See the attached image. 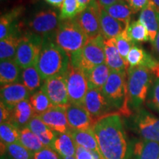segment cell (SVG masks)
Wrapping results in <instances>:
<instances>
[{"label": "cell", "instance_id": "obj_34", "mask_svg": "<svg viewBox=\"0 0 159 159\" xmlns=\"http://www.w3.org/2000/svg\"><path fill=\"white\" fill-rule=\"evenodd\" d=\"M1 143L6 146L19 142L20 129L11 122H5L0 125Z\"/></svg>", "mask_w": 159, "mask_h": 159}, {"label": "cell", "instance_id": "obj_27", "mask_svg": "<svg viewBox=\"0 0 159 159\" xmlns=\"http://www.w3.org/2000/svg\"><path fill=\"white\" fill-rule=\"evenodd\" d=\"M159 157V142L142 139L134 144L132 159H157Z\"/></svg>", "mask_w": 159, "mask_h": 159}, {"label": "cell", "instance_id": "obj_2", "mask_svg": "<svg viewBox=\"0 0 159 159\" xmlns=\"http://www.w3.org/2000/svg\"><path fill=\"white\" fill-rule=\"evenodd\" d=\"M70 65V58L53 40L45 39L35 66L43 81L51 77L65 75Z\"/></svg>", "mask_w": 159, "mask_h": 159}, {"label": "cell", "instance_id": "obj_7", "mask_svg": "<svg viewBox=\"0 0 159 159\" xmlns=\"http://www.w3.org/2000/svg\"><path fill=\"white\" fill-rule=\"evenodd\" d=\"M43 38L25 32L21 35L16 52L14 61L21 69L36 63L43 42Z\"/></svg>", "mask_w": 159, "mask_h": 159}, {"label": "cell", "instance_id": "obj_19", "mask_svg": "<svg viewBox=\"0 0 159 159\" xmlns=\"http://www.w3.org/2000/svg\"><path fill=\"white\" fill-rule=\"evenodd\" d=\"M105 63L111 71L127 72L129 65L119 54L115 39H105Z\"/></svg>", "mask_w": 159, "mask_h": 159}, {"label": "cell", "instance_id": "obj_9", "mask_svg": "<svg viewBox=\"0 0 159 159\" xmlns=\"http://www.w3.org/2000/svg\"><path fill=\"white\" fill-rule=\"evenodd\" d=\"M65 80L69 102L83 105L89 90L88 79L84 71L69 65L65 75Z\"/></svg>", "mask_w": 159, "mask_h": 159}, {"label": "cell", "instance_id": "obj_24", "mask_svg": "<svg viewBox=\"0 0 159 159\" xmlns=\"http://www.w3.org/2000/svg\"><path fill=\"white\" fill-rule=\"evenodd\" d=\"M27 127L39 137L45 147L51 148L56 136V132L51 130L47 125H46L38 115H35L32 118Z\"/></svg>", "mask_w": 159, "mask_h": 159}, {"label": "cell", "instance_id": "obj_53", "mask_svg": "<svg viewBox=\"0 0 159 159\" xmlns=\"http://www.w3.org/2000/svg\"><path fill=\"white\" fill-rule=\"evenodd\" d=\"M1 1H4V0H1Z\"/></svg>", "mask_w": 159, "mask_h": 159}, {"label": "cell", "instance_id": "obj_39", "mask_svg": "<svg viewBox=\"0 0 159 159\" xmlns=\"http://www.w3.org/2000/svg\"><path fill=\"white\" fill-rule=\"evenodd\" d=\"M148 105L159 112V77H156L151 85L148 95Z\"/></svg>", "mask_w": 159, "mask_h": 159}, {"label": "cell", "instance_id": "obj_16", "mask_svg": "<svg viewBox=\"0 0 159 159\" xmlns=\"http://www.w3.org/2000/svg\"><path fill=\"white\" fill-rule=\"evenodd\" d=\"M30 91L22 83H15L1 85V102L12 110L18 103L30 97Z\"/></svg>", "mask_w": 159, "mask_h": 159}, {"label": "cell", "instance_id": "obj_6", "mask_svg": "<svg viewBox=\"0 0 159 159\" xmlns=\"http://www.w3.org/2000/svg\"><path fill=\"white\" fill-rule=\"evenodd\" d=\"M89 40V37L75 19L60 21L53 38V41L69 56L82 49Z\"/></svg>", "mask_w": 159, "mask_h": 159}, {"label": "cell", "instance_id": "obj_50", "mask_svg": "<svg viewBox=\"0 0 159 159\" xmlns=\"http://www.w3.org/2000/svg\"><path fill=\"white\" fill-rule=\"evenodd\" d=\"M1 159H11V158H9V157L6 156V155H4V156H1Z\"/></svg>", "mask_w": 159, "mask_h": 159}, {"label": "cell", "instance_id": "obj_38", "mask_svg": "<svg viewBox=\"0 0 159 159\" xmlns=\"http://www.w3.org/2000/svg\"><path fill=\"white\" fill-rule=\"evenodd\" d=\"M115 41H116V45L119 52V54L127 62V57H128L131 48L136 44L129 39L126 30L120 35L115 38Z\"/></svg>", "mask_w": 159, "mask_h": 159}, {"label": "cell", "instance_id": "obj_4", "mask_svg": "<svg viewBox=\"0 0 159 159\" xmlns=\"http://www.w3.org/2000/svg\"><path fill=\"white\" fill-rule=\"evenodd\" d=\"M127 80V72L111 71L102 91L111 108L118 111L119 114L129 116L132 112L129 106Z\"/></svg>", "mask_w": 159, "mask_h": 159}, {"label": "cell", "instance_id": "obj_32", "mask_svg": "<svg viewBox=\"0 0 159 159\" xmlns=\"http://www.w3.org/2000/svg\"><path fill=\"white\" fill-rule=\"evenodd\" d=\"M29 100L33 107L35 114L38 116L46 112L52 107L54 106L47 95L41 89L33 93L30 97Z\"/></svg>", "mask_w": 159, "mask_h": 159}, {"label": "cell", "instance_id": "obj_51", "mask_svg": "<svg viewBox=\"0 0 159 159\" xmlns=\"http://www.w3.org/2000/svg\"><path fill=\"white\" fill-rule=\"evenodd\" d=\"M97 2H99V0H97Z\"/></svg>", "mask_w": 159, "mask_h": 159}, {"label": "cell", "instance_id": "obj_26", "mask_svg": "<svg viewBox=\"0 0 159 159\" xmlns=\"http://www.w3.org/2000/svg\"><path fill=\"white\" fill-rule=\"evenodd\" d=\"M21 69L14 59L6 60L0 63V83L1 85L20 83L21 80Z\"/></svg>", "mask_w": 159, "mask_h": 159}, {"label": "cell", "instance_id": "obj_23", "mask_svg": "<svg viewBox=\"0 0 159 159\" xmlns=\"http://www.w3.org/2000/svg\"><path fill=\"white\" fill-rule=\"evenodd\" d=\"M35 112L29 99L21 101L11 110L10 122L20 130L28 125L30 121L35 116Z\"/></svg>", "mask_w": 159, "mask_h": 159}, {"label": "cell", "instance_id": "obj_48", "mask_svg": "<svg viewBox=\"0 0 159 159\" xmlns=\"http://www.w3.org/2000/svg\"><path fill=\"white\" fill-rule=\"evenodd\" d=\"M150 2L153 4L155 7L159 10V0H150Z\"/></svg>", "mask_w": 159, "mask_h": 159}, {"label": "cell", "instance_id": "obj_22", "mask_svg": "<svg viewBox=\"0 0 159 159\" xmlns=\"http://www.w3.org/2000/svg\"><path fill=\"white\" fill-rule=\"evenodd\" d=\"M69 133L72 136L77 146L81 147L93 153L99 155L102 158L93 128L86 130H70Z\"/></svg>", "mask_w": 159, "mask_h": 159}, {"label": "cell", "instance_id": "obj_5", "mask_svg": "<svg viewBox=\"0 0 159 159\" xmlns=\"http://www.w3.org/2000/svg\"><path fill=\"white\" fill-rule=\"evenodd\" d=\"M70 65L87 75L96 66L105 63V39L102 35L89 39L82 49L69 56Z\"/></svg>", "mask_w": 159, "mask_h": 159}, {"label": "cell", "instance_id": "obj_42", "mask_svg": "<svg viewBox=\"0 0 159 159\" xmlns=\"http://www.w3.org/2000/svg\"><path fill=\"white\" fill-rule=\"evenodd\" d=\"M75 158L76 159H102L99 155L93 153L79 146H77Z\"/></svg>", "mask_w": 159, "mask_h": 159}, {"label": "cell", "instance_id": "obj_20", "mask_svg": "<svg viewBox=\"0 0 159 159\" xmlns=\"http://www.w3.org/2000/svg\"><path fill=\"white\" fill-rule=\"evenodd\" d=\"M139 21L146 27L150 41L153 43L159 32V10L150 2L148 7L141 11Z\"/></svg>", "mask_w": 159, "mask_h": 159}, {"label": "cell", "instance_id": "obj_49", "mask_svg": "<svg viewBox=\"0 0 159 159\" xmlns=\"http://www.w3.org/2000/svg\"><path fill=\"white\" fill-rule=\"evenodd\" d=\"M63 159H76L75 157H61Z\"/></svg>", "mask_w": 159, "mask_h": 159}, {"label": "cell", "instance_id": "obj_18", "mask_svg": "<svg viewBox=\"0 0 159 159\" xmlns=\"http://www.w3.org/2000/svg\"><path fill=\"white\" fill-rule=\"evenodd\" d=\"M24 10L25 8L20 6L1 16L0 39L3 40L13 35H22L21 24L18 22V19L21 15Z\"/></svg>", "mask_w": 159, "mask_h": 159}, {"label": "cell", "instance_id": "obj_25", "mask_svg": "<svg viewBox=\"0 0 159 159\" xmlns=\"http://www.w3.org/2000/svg\"><path fill=\"white\" fill-rule=\"evenodd\" d=\"M61 157H75L77 145L70 133L59 134L56 133V136L51 147Z\"/></svg>", "mask_w": 159, "mask_h": 159}, {"label": "cell", "instance_id": "obj_37", "mask_svg": "<svg viewBox=\"0 0 159 159\" xmlns=\"http://www.w3.org/2000/svg\"><path fill=\"white\" fill-rule=\"evenodd\" d=\"M6 153L11 159H33L34 156L20 142L7 145Z\"/></svg>", "mask_w": 159, "mask_h": 159}, {"label": "cell", "instance_id": "obj_15", "mask_svg": "<svg viewBox=\"0 0 159 159\" xmlns=\"http://www.w3.org/2000/svg\"><path fill=\"white\" fill-rule=\"evenodd\" d=\"M66 108V106H52L39 116L51 130L59 134H65L70 130Z\"/></svg>", "mask_w": 159, "mask_h": 159}, {"label": "cell", "instance_id": "obj_10", "mask_svg": "<svg viewBox=\"0 0 159 159\" xmlns=\"http://www.w3.org/2000/svg\"><path fill=\"white\" fill-rule=\"evenodd\" d=\"M134 122L135 129L142 139L159 142V118L144 109L139 108Z\"/></svg>", "mask_w": 159, "mask_h": 159}, {"label": "cell", "instance_id": "obj_29", "mask_svg": "<svg viewBox=\"0 0 159 159\" xmlns=\"http://www.w3.org/2000/svg\"><path fill=\"white\" fill-rule=\"evenodd\" d=\"M103 9L116 20L122 21L128 26L130 24L131 16L134 12L125 0H120Z\"/></svg>", "mask_w": 159, "mask_h": 159}, {"label": "cell", "instance_id": "obj_47", "mask_svg": "<svg viewBox=\"0 0 159 159\" xmlns=\"http://www.w3.org/2000/svg\"><path fill=\"white\" fill-rule=\"evenodd\" d=\"M64 1L65 0H45L46 2L48 3L49 5L56 7H62Z\"/></svg>", "mask_w": 159, "mask_h": 159}, {"label": "cell", "instance_id": "obj_28", "mask_svg": "<svg viewBox=\"0 0 159 159\" xmlns=\"http://www.w3.org/2000/svg\"><path fill=\"white\" fill-rule=\"evenodd\" d=\"M111 70L105 63L96 66L86 75L88 79L89 88H94L102 90L108 80Z\"/></svg>", "mask_w": 159, "mask_h": 159}, {"label": "cell", "instance_id": "obj_31", "mask_svg": "<svg viewBox=\"0 0 159 159\" xmlns=\"http://www.w3.org/2000/svg\"><path fill=\"white\" fill-rule=\"evenodd\" d=\"M21 35H13L0 41L1 61L15 58L16 52L18 45H19Z\"/></svg>", "mask_w": 159, "mask_h": 159}, {"label": "cell", "instance_id": "obj_21", "mask_svg": "<svg viewBox=\"0 0 159 159\" xmlns=\"http://www.w3.org/2000/svg\"><path fill=\"white\" fill-rule=\"evenodd\" d=\"M128 26L122 21L113 18L105 11L100 10V27L101 35L105 39H111L120 35L127 29Z\"/></svg>", "mask_w": 159, "mask_h": 159}, {"label": "cell", "instance_id": "obj_36", "mask_svg": "<svg viewBox=\"0 0 159 159\" xmlns=\"http://www.w3.org/2000/svg\"><path fill=\"white\" fill-rule=\"evenodd\" d=\"M80 13V10L77 0H65L59 15L60 21L75 19Z\"/></svg>", "mask_w": 159, "mask_h": 159}, {"label": "cell", "instance_id": "obj_41", "mask_svg": "<svg viewBox=\"0 0 159 159\" xmlns=\"http://www.w3.org/2000/svg\"><path fill=\"white\" fill-rule=\"evenodd\" d=\"M125 1L132 9L134 13H136L140 11H142L150 3V0H125Z\"/></svg>", "mask_w": 159, "mask_h": 159}, {"label": "cell", "instance_id": "obj_1", "mask_svg": "<svg viewBox=\"0 0 159 159\" xmlns=\"http://www.w3.org/2000/svg\"><path fill=\"white\" fill-rule=\"evenodd\" d=\"M93 129L102 159H131L134 147L129 144L119 113L98 119Z\"/></svg>", "mask_w": 159, "mask_h": 159}, {"label": "cell", "instance_id": "obj_33", "mask_svg": "<svg viewBox=\"0 0 159 159\" xmlns=\"http://www.w3.org/2000/svg\"><path fill=\"white\" fill-rule=\"evenodd\" d=\"M19 142L33 153L41 150L45 147L39 137L34 133L32 132L27 127L20 130Z\"/></svg>", "mask_w": 159, "mask_h": 159}, {"label": "cell", "instance_id": "obj_46", "mask_svg": "<svg viewBox=\"0 0 159 159\" xmlns=\"http://www.w3.org/2000/svg\"><path fill=\"white\" fill-rule=\"evenodd\" d=\"M120 1V0H99L98 3L100 8H105V7L110 6L113 4L117 2Z\"/></svg>", "mask_w": 159, "mask_h": 159}, {"label": "cell", "instance_id": "obj_17", "mask_svg": "<svg viewBox=\"0 0 159 159\" xmlns=\"http://www.w3.org/2000/svg\"><path fill=\"white\" fill-rule=\"evenodd\" d=\"M129 67L144 66L152 71L154 76L159 77V61L138 46L134 45L127 57Z\"/></svg>", "mask_w": 159, "mask_h": 159}, {"label": "cell", "instance_id": "obj_12", "mask_svg": "<svg viewBox=\"0 0 159 159\" xmlns=\"http://www.w3.org/2000/svg\"><path fill=\"white\" fill-rule=\"evenodd\" d=\"M41 89L47 95L54 106H66L70 104L66 84L65 75L51 77L43 81Z\"/></svg>", "mask_w": 159, "mask_h": 159}, {"label": "cell", "instance_id": "obj_44", "mask_svg": "<svg viewBox=\"0 0 159 159\" xmlns=\"http://www.w3.org/2000/svg\"><path fill=\"white\" fill-rule=\"evenodd\" d=\"M77 2H78L79 3L80 12L84 11L85 8H87L89 6L98 2L97 0H77Z\"/></svg>", "mask_w": 159, "mask_h": 159}, {"label": "cell", "instance_id": "obj_8", "mask_svg": "<svg viewBox=\"0 0 159 159\" xmlns=\"http://www.w3.org/2000/svg\"><path fill=\"white\" fill-rule=\"evenodd\" d=\"M59 16L53 10L39 11L29 19L25 32L53 40L60 24Z\"/></svg>", "mask_w": 159, "mask_h": 159}, {"label": "cell", "instance_id": "obj_40", "mask_svg": "<svg viewBox=\"0 0 159 159\" xmlns=\"http://www.w3.org/2000/svg\"><path fill=\"white\" fill-rule=\"evenodd\" d=\"M33 159H63L58 153L48 147H44L41 150L35 152Z\"/></svg>", "mask_w": 159, "mask_h": 159}, {"label": "cell", "instance_id": "obj_3", "mask_svg": "<svg viewBox=\"0 0 159 159\" xmlns=\"http://www.w3.org/2000/svg\"><path fill=\"white\" fill-rule=\"evenodd\" d=\"M127 75L129 106L139 110L148 98L155 76L150 69L144 66L129 67Z\"/></svg>", "mask_w": 159, "mask_h": 159}, {"label": "cell", "instance_id": "obj_14", "mask_svg": "<svg viewBox=\"0 0 159 159\" xmlns=\"http://www.w3.org/2000/svg\"><path fill=\"white\" fill-rule=\"evenodd\" d=\"M70 130H86L93 128L96 122L83 105L70 104L66 108Z\"/></svg>", "mask_w": 159, "mask_h": 159}, {"label": "cell", "instance_id": "obj_52", "mask_svg": "<svg viewBox=\"0 0 159 159\" xmlns=\"http://www.w3.org/2000/svg\"><path fill=\"white\" fill-rule=\"evenodd\" d=\"M157 159H159V157H158V158H157Z\"/></svg>", "mask_w": 159, "mask_h": 159}, {"label": "cell", "instance_id": "obj_35", "mask_svg": "<svg viewBox=\"0 0 159 159\" xmlns=\"http://www.w3.org/2000/svg\"><path fill=\"white\" fill-rule=\"evenodd\" d=\"M129 39L134 43L147 42L150 41L148 32L146 27L139 21L131 22L126 29Z\"/></svg>", "mask_w": 159, "mask_h": 159}, {"label": "cell", "instance_id": "obj_43", "mask_svg": "<svg viewBox=\"0 0 159 159\" xmlns=\"http://www.w3.org/2000/svg\"><path fill=\"white\" fill-rule=\"evenodd\" d=\"M11 110L7 108L2 102L0 103V122H10Z\"/></svg>", "mask_w": 159, "mask_h": 159}, {"label": "cell", "instance_id": "obj_13", "mask_svg": "<svg viewBox=\"0 0 159 159\" xmlns=\"http://www.w3.org/2000/svg\"><path fill=\"white\" fill-rule=\"evenodd\" d=\"M100 10L97 2L81 11L75 18L89 39L101 35Z\"/></svg>", "mask_w": 159, "mask_h": 159}, {"label": "cell", "instance_id": "obj_45", "mask_svg": "<svg viewBox=\"0 0 159 159\" xmlns=\"http://www.w3.org/2000/svg\"><path fill=\"white\" fill-rule=\"evenodd\" d=\"M152 47H153V52L156 55V58L159 61V32L156 35L154 43H152Z\"/></svg>", "mask_w": 159, "mask_h": 159}, {"label": "cell", "instance_id": "obj_30", "mask_svg": "<svg viewBox=\"0 0 159 159\" xmlns=\"http://www.w3.org/2000/svg\"><path fill=\"white\" fill-rule=\"evenodd\" d=\"M21 82L27 87L31 94L39 90L42 86L43 81L41 79L39 71L35 66L21 69Z\"/></svg>", "mask_w": 159, "mask_h": 159}, {"label": "cell", "instance_id": "obj_11", "mask_svg": "<svg viewBox=\"0 0 159 159\" xmlns=\"http://www.w3.org/2000/svg\"><path fill=\"white\" fill-rule=\"evenodd\" d=\"M83 105L96 122L106 115L113 114L114 111L102 90L94 88H89Z\"/></svg>", "mask_w": 159, "mask_h": 159}]
</instances>
